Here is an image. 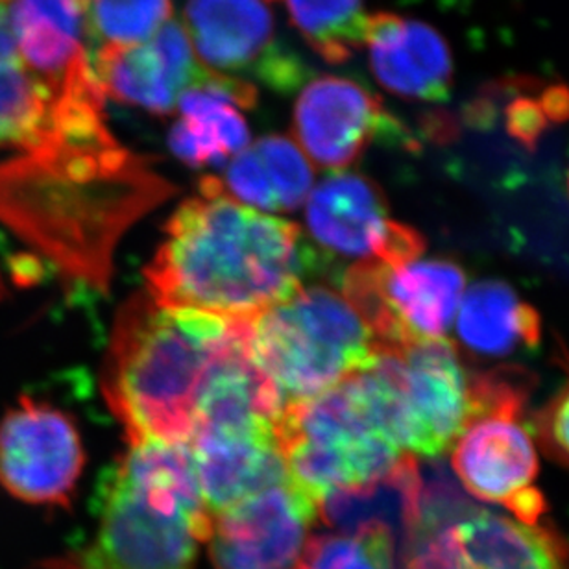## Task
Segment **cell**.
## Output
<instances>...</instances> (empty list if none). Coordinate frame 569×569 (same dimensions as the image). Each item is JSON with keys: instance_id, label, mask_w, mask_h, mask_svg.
I'll use <instances>...</instances> for the list:
<instances>
[{"instance_id": "1", "label": "cell", "mask_w": 569, "mask_h": 569, "mask_svg": "<svg viewBox=\"0 0 569 569\" xmlns=\"http://www.w3.org/2000/svg\"><path fill=\"white\" fill-rule=\"evenodd\" d=\"M311 248L292 222L228 197L217 178L181 203L148 264V295L161 306L248 320L301 289Z\"/></svg>"}, {"instance_id": "2", "label": "cell", "mask_w": 569, "mask_h": 569, "mask_svg": "<svg viewBox=\"0 0 569 569\" xmlns=\"http://www.w3.org/2000/svg\"><path fill=\"white\" fill-rule=\"evenodd\" d=\"M231 320L170 309L150 295L124 303L111 333L102 389L130 443H189L198 396Z\"/></svg>"}, {"instance_id": "3", "label": "cell", "mask_w": 569, "mask_h": 569, "mask_svg": "<svg viewBox=\"0 0 569 569\" xmlns=\"http://www.w3.org/2000/svg\"><path fill=\"white\" fill-rule=\"evenodd\" d=\"M209 527L191 446L130 443L102 481L94 537L43 569H197Z\"/></svg>"}, {"instance_id": "4", "label": "cell", "mask_w": 569, "mask_h": 569, "mask_svg": "<svg viewBox=\"0 0 569 569\" xmlns=\"http://www.w3.org/2000/svg\"><path fill=\"white\" fill-rule=\"evenodd\" d=\"M253 356L283 411L367 367L379 353L372 329L345 292L309 287L248 318Z\"/></svg>"}, {"instance_id": "5", "label": "cell", "mask_w": 569, "mask_h": 569, "mask_svg": "<svg viewBox=\"0 0 569 569\" xmlns=\"http://www.w3.org/2000/svg\"><path fill=\"white\" fill-rule=\"evenodd\" d=\"M401 569H569V549L551 527L473 503L435 470L422 473Z\"/></svg>"}, {"instance_id": "6", "label": "cell", "mask_w": 569, "mask_h": 569, "mask_svg": "<svg viewBox=\"0 0 569 569\" xmlns=\"http://www.w3.org/2000/svg\"><path fill=\"white\" fill-rule=\"evenodd\" d=\"M278 442L290 479L322 503L381 481L406 459L379 426L353 373L284 409Z\"/></svg>"}, {"instance_id": "7", "label": "cell", "mask_w": 569, "mask_h": 569, "mask_svg": "<svg viewBox=\"0 0 569 569\" xmlns=\"http://www.w3.org/2000/svg\"><path fill=\"white\" fill-rule=\"evenodd\" d=\"M465 272L449 259L383 263L362 259L345 274V296L372 329L379 351L442 340L465 292Z\"/></svg>"}, {"instance_id": "8", "label": "cell", "mask_w": 569, "mask_h": 569, "mask_svg": "<svg viewBox=\"0 0 569 569\" xmlns=\"http://www.w3.org/2000/svg\"><path fill=\"white\" fill-rule=\"evenodd\" d=\"M396 353L400 361L398 446L417 459H437L481 415L479 373L470 372L443 339Z\"/></svg>"}, {"instance_id": "9", "label": "cell", "mask_w": 569, "mask_h": 569, "mask_svg": "<svg viewBox=\"0 0 569 569\" xmlns=\"http://www.w3.org/2000/svg\"><path fill=\"white\" fill-rule=\"evenodd\" d=\"M320 516V501L289 476L211 516L209 557L214 569H298Z\"/></svg>"}, {"instance_id": "10", "label": "cell", "mask_w": 569, "mask_h": 569, "mask_svg": "<svg viewBox=\"0 0 569 569\" xmlns=\"http://www.w3.org/2000/svg\"><path fill=\"white\" fill-rule=\"evenodd\" d=\"M86 465L72 418L21 398L0 420V487L22 503L69 507Z\"/></svg>"}, {"instance_id": "11", "label": "cell", "mask_w": 569, "mask_h": 569, "mask_svg": "<svg viewBox=\"0 0 569 569\" xmlns=\"http://www.w3.org/2000/svg\"><path fill=\"white\" fill-rule=\"evenodd\" d=\"M186 24L202 66L214 74L253 78L278 93L295 91L307 74L280 43L264 0H189Z\"/></svg>"}, {"instance_id": "12", "label": "cell", "mask_w": 569, "mask_h": 569, "mask_svg": "<svg viewBox=\"0 0 569 569\" xmlns=\"http://www.w3.org/2000/svg\"><path fill=\"white\" fill-rule=\"evenodd\" d=\"M526 403H509L476 418L453 446L455 476L482 503L503 507L516 520L540 523L546 498L535 487L537 448L521 426Z\"/></svg>"}, {"instance_id": "13", "label": "cell", "mask_w": 569, "mask_h": 569, "mask_svg": "<svg viewBox=\"0 0 569 569\" xmlns=\"http://www.w3.org/2000/svg\"><path fill=\"white\" fill-rule=\"evenodd\" d=\"M306 220L312 239L335 256L398 267L426 248L417 230L390 220L383 192L361 174L340 172L309 192Z\"/></svg>"}, {"instance_id": "14", "label": "cell", "mask_w": 569, "mask_h": 569, "mask_svg": "<svg viewBox=\"0 0 569 569\" xmlns=\"http://www.w3.org/2000/svg\"><path fill=\"white\" fill-rule=\"evenodd\" d=\"M89 63L102 94L156 116H169L189 89L219 77L198 66L191 39L176 21L164 22L144 43L91 50Z\"/></svg>"}, {"instance_id": "15", "label": "cell", "mask_w": 569, "mask_h": 569, "mask_svg": "<svg viewBox=\"0 0 569 569\" xmlns=\"http://www.w3.org/2000/svg\"><path fill=\"white\" fill-rule=\"evenodd\" d=\"M398 128L381 100L348 78L312 80L296 102L292 130L296 144L320 169L345 170L368 144Z\"/></svg>"}, {"instance_id": "16", "label": "cell", "mask_w": 569, "mask_h": 569, "mask_svg": "<svg viewBox=\"0 0 569 569\" xmlns=\"http://www.w3.org/2000/svg\"><path fill=\"white\" fill-rule=\"evenodd\" d=\"M28 69L61 100L102 93L89 63L88 0H6Z\"/></svg>"}, {"instance_id": "17", "label": "cell", "mask_w": 569, "mask_h": 569, "mask_svg": "<svg viewBox=\"0 0 569 569\" xmlns=\"http://www.w3.org/2000/svg\"><path fill=\"white\" fill-rule=\"evenodd\" d=\"M373 77L390 93L420 102L446 99L453 58L446 39L427 22L395 13L368 16L365 43Z\"/></svg>"}, {"instance_id": "18", "label": "cell", "mask_w": 569, "mask_h": 569, "mask_svg": "<svg viewBox=\"0 0 569 569\" xmlns=\"http://www.w3.org/2000/svg\"><path fill=\"white\" fill-rule=\"evenodd\" d=\"M189 446L211 516L289 477L274 429H200Z\"/></svg>"}, {"instance_id": "19", "label": "cell", "mask_w": 569, "mask_h": 569, "mask_svg": "<svg viewBox=\"0 0 569 569\" xmlns=\"http://www.w3.org/2000/svg\"><path fill=\"white\" fill-rule=\"evenodd\" d=\"M256 100L253 83L220 74L208 86L189 89L178 102L181 117L170 130V150L194 169L224 163L250 142L239 108H252Z\"/></svg>"}, {"instance_id": "20", "label": "cell", "mask_w": 569, "mask_h": 569, "mask_svg": "<svg viewBox=\"0 0 569 569\" xmlns=\"http://www.w3.org/2000/svg\"><path fill=\"white\" fill-rule=\"evenodd\" d=\"M220 187L248 208L292 211L311 192L312 164L296 141L267 136L233 156Z\"/></svg>"}, {"instance_id": "21", "label": "cell", "mask_w": 569, "mask_h": 569, "mask_svg": "<svg viewBox=\"0 0 569 569\" xmlns=\"http://www.w3.org/2000/svg\"><path fill=\"white\" fill-rule=\"evenodd\" d=\"M457 333L466 350L479 357H503L532 348L542 337L535 307L501 281L473 284L460 300Z\"/></svg>"}, {"instance_id": "22", "label": "cell", "mask_w": 569, "mask_h": 569, "mask_svg": "<svg viewBox=\"0 0 569 569\" xmlns=\"http://www.w3.org/2000/svg\"><path fill=\"white\" fill-rule=\"evenodd\" d=\"M54 113V94L22 61L8 6L0 0V150L39 147L52 132Z\"/></svg>"}, {"instance_id": "23", "label": "cell", "mask_w": 569, "mask_h": 569, "mask_svg": "<svg viewBox=\"0 0 569 569\" xmlns=\"http://www.w3.org/2000/svg\"><path fill=\"white\" fill-rule=\"evenodd\" d=\"M318 56L329 63L350 60L365 43V0H274Z\"/></svg>"}, {"instance_id": "24", "label": "cell", "mask_w": 569, "mask_h": 569, "mask_svg": "<svg viewBox=\"0 0 569 569\" xmlns=\"http://www.w3.org/2000/svg\"><path fill=\"white\" fill-rule=\"evenodd\" d=\"M298 569H398L395 535L383 521L315 535Z\"/></svg>"}, {"instance_id": "25", "label": "cell", "mask_w": 569, "mask_h": 569, "mask_svg": "<svg viewBox=\"0 0 569 569\" xmlns=\"http://www.w3.org/2000/svg\"><path fill=\"white\" fill-rule=\"evenodd\" d=\"M170 17V0H88L89 52L144 43Z\"/></svg>"}, {"instance_id": "26", "label": "cell", "mask_w": 569, "mask_h": 569, "mask_svg": "<svg viewBox=\"0 0 569 569\" xmlns=\"http://www.w3.org/2000/svg\"><path fill=\"white\" fill-rule=\"evenodd\" d=\"M566 365L569 368V359ZM535 427L543 451L569 468V376L553 400L538 412Z\"/></svg>"}, {"instance_id": "27", "label": "cell", "mask_w": 569, "mask_h": 569, "mask_svg": "<svg viewBox=\"0 0 569 569\" xmlns=\"http://www.w3.org/2000/svg\"><path fill=\"white\" fill-rule=\"evenodd\" d=\"M568 189H569V176H568Z\"/></svg>"}]
</instances>
